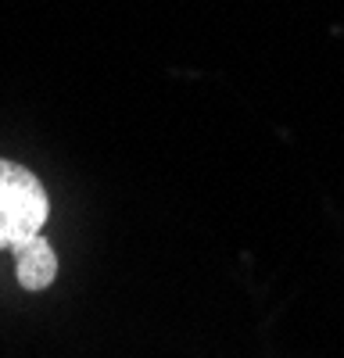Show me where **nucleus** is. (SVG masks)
<instances>
[{
  "mask_svg": "<svg viewBox=\"0 0 344 358\" xmlns=\"http://www.w3.org/2000/svg\"><path fill=\"white\" fill-rule=\"evenodd\" d=\"M11 255H15L18 283H22L25 290H47V287L57 280V255H54V248L47 244L43 233L25 236V241L11 244Z\"/></svg>",
  "mask_w": 344,
  "mask_h": 358,
  "instance_id": "2",
  "label": "nucleus"
},
{
  "mask_svg": "<svg viewBox=\"0 0 344 358\" xmlns=\"http://www.w3.org/2000/svg\"><path fill=\"white\" fill-rule=\"evenodd\" d=\"M47 215H50V201L36 172L0 158V248L36 236Z\"/></svg>",
  "mask_w": 344,
  "mask_h": 358,
  "instance_id": "1",
  "label": "nucleus"
}]
</instances>
